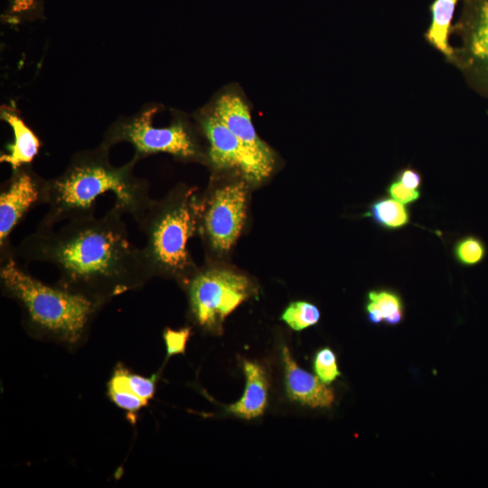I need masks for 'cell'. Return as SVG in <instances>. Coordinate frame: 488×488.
Wrapping results in <instances>:
<instances>
[{
    "instance_id": "9a60e30c",
    "label": "cell",
    "mask_w": 488,
    "mask_h": 488,
    "mask_svg": "<svg viewBox=\"0 0 488 488\" xmlns=\"http://www.w3.org/2000/svg\"><path fill=\"white\" fill-rule=\"evenodd\" d=\"M460 0H434L430 5L431 22L426 32L427 41L447 59L454 56L449 43L452 20Z\"/></svg>"
},
{
    "instance_id": "9c48e42d",
    "label": "cell",
    "mask_w": 488,
    "mask_h": 488,
    "mask_svg": "<svg viewBox=\"0 0 488 488\" xmlns=\"http://www.w3.org/2000/svg\"><path fill=\"white\" fill-rule=\"evenodd\" d=\"M46 179L30 165L12 171L0 192V259L14 255L10 237L25 215L34 207L44 205Z\"/></svg>"
},
{
    "instance_id": "44dd1931",
    "label": "cell",
    "mask_w": 488,
    "mask_h": 488,
    "mask_svg": "<svg viewBox=\"0 0 488 488\" xmlns=\"http://www.w3.org/2000/svg\"><path fill=\"white\" fill-rule=\"evenodd\" d=\"M314 370L316 376L327 385L341 375L336 356L328 347H324L316 352L314 360Z\"/></svg>"
},
{
    "instance_id": "6da1fadb",
    "label": "cell",
    "mask_w": 488,
    "mask_h": 488,
    "mask_svg": "<svg viewBox=\"0 0 488 488\" xmlns=\"http://www.w3.org/2000/svg\"><path fill=\"white\" fill-rule=\"evenodd\" d=\"M124 214L113 205L101 217L38 226L14 247V256L51 264L59 274L58 285L102 305L154 277L142 248L129 240Z\"/></svg>"
},
{
    "instance_id": "cb8c5ba5",
    "label": "cell",
    "mask_w": 488,
    "mask_h": 488,
    "mask_svg": "<svg viewBox=\"0 0 488 488\" xmlns=\"http://www.w3.org/2000/svg\"><path fill=\"white\" fill-rule=\"evenodd\" d=\"M387 192L392 199L405 205L416 202L421 196L419 189L407 187L396 178L388 185Z\"/></svg>"
},
{
    "instance_id": "603a6c76",
    "label": "cell",
    "mask_w": 488,
    "mask_h": 488,
    "mask_svg": "<svg viewBox=\"0 0 488 488\" xmlns=\"http://www.w3.org/2000/svg\"><path fill=\"white\" fill-rule=\"evenodd\" d=\"M191 333V327H184L177 331L170 328L164 330L163 336L166 345L167 358L185 352L186 343Z\"/></svg>"
},
{
    "instance_id": "ba28073f",
    "label": "cell",
    "mask_w": 488,
    "mask_h": 488,
    "mask_svg": "<svg viewBox=\"0 0 488 488\" xmlns=\"http://www.w3.org/2000/svg\"><path fill=\"white\" fill-rule=\"evenodd\" d=\"M245 180L219 187L199 204V219L211 248L218 253L228 251L238 239L246 217Z\"/></svg>"
},
{
    "instance_id": "4fadbf2b",
    "label": "cell",
    "mask_w": 488,
    "mask_h": 488,
    "mask_svg": "<svg viewBox=\"0 0 488 488\" xmlns=\"http://www.w3.org/2000/svg\"><path fill=\"white\" fill-rule=\"evenodd\" d=\"M0 117L13 132V141L1 154L0 162L9 164L12 171L30 165L39 154L40 139L12 108L2 106Z\"/></svg>"
},
{
    "instance_id": "ffe728a7",
    "label": "cell",
    "mask_w": 488,
    "mask_h": 488,
    "mask_svg": "<svg viewBox=\"0 0 488 488\" xmlns=\"http://www.w3.org/2000/svg\"><path fill=\"white\" fill-rule=\"evenodd\" d=\"M487 249L484 242L474 235L464 236L454 245L455 259L464 267H474L486 257Z\"/></svg>"
},
{
    "instance_id": "277c9868",
    "label": "cell",
    "mask_w": 488,
    "mask_h": 488,
    "mask_svg": "<svg viewBox=\"0 0 488 488\" xmlns=\"http://www.w3.org/2000/svg\"><path fill=\"white\" fill-rule=\"evenodd\" d=\"M192 193L182 189L162 202L151 200L136 222L145 238L141 248L153 276L185 280L193 272L187 245L199 225V203Z\"/></svg>"
},
{
    "instance_id": "3957f363",
    "label": "cell",
    "mask_w": 488,
    "mask_h": 488,
    "mask_svg": "<svg viewBox=\"0 0 488 488\" xmlns=\"http://www.w3.org/2000/svg\"><path fill=\"white\" fill-rule=\"evenodd\" d=\"M0 286L20 306L25 328L33 335L69 345L83 339L101 306L58 284L42 282L23 269L14 255L0 259Z\"/></svg>"
},
{
    "instance_id": "d6986e66",
    "label": "cell",
    "mask_w": 488,
    "mask_h": 488,
    "mask_svg": "<svg viewBox=\"0 0 488 488\" xmlns=\"http://www.w3.org/2000/svg\"><path fill=\"white\" fill-rule=\"evenodd\" d=\"M320 312L318 308L306 301L292 302L283 312V320L291 329L302 331L318 323Z\"/></svg>"
},
{
    "instance_id": "7c38bea8",
    "label": "cell",
    "mask_w": 488,
    "mask_h": 488,
    "mask_svg": "<svg viewBox=\"0 0 488 488\" xmlns=\"http://www.w3.org/2000/svg\"><path fill=\"white\" fill-rule=\"evenodd\" d=\"M458 26L464 29L469 61L488 78V0H465Z\"/></svg>"
},
{
    "instance_id": "52a82bcc",
    "label": "cell",
    "mask_w": 488,
    "mask_h": 488,
    "mask_svg": "<svg viewBox=\"0 0 488 488\" xmlns=\"http://www.w3.org/2000/svg\"><path fill=\"white\" fill-rule=\"evenodd\" d=\"M207 146V161L215 171H230L249 183H260L273 171L260 162L227 127L209 103L193 114Z\"/></svg>"
},
{
    "instance_id": "7a4b0ae2",
    "label": "cell",
    "mask_w": 488,
    "mask_h": 488,
    "mask_svg": "<svg viewBox=\"0 0 488 488\" xmlns=\"http://www.w3.org/2000/svg\"><path fill=\"white\" fill-rule=\"evenodd\" d=\"M109 147L100 144L95 149L76 153L58 176L46 179L44 205L48 211L39 227H53L69 220L95 214L97 199L110 192L115 203L136 222L151 202L149 184L137 177L134 168L138 162L113 165Z\"/></svg>"
},
{
    "instance_id": "2e32d148",
    "label": "cell",
    "mask_w": 488,
    "mask_h": 488,
    "mask_svg": "<svg viewBox=\"0 0 488 488\" xmlns=\"http://www.w3.org/2000/svg\"><path fill=\"white\" fill-rule=\"evenodd\" d=\"M368 319L372 324L385 322L389 325L399 324L404 316L400 296L388 289L371 290L365 306Z\"/></svg>"
},
{
    "instance_id": "5b68a950",
    "label": "cell",
    "mask_w": 488,
    "mask_h": 488,
    "mask_svg": "<svg viewBox=\"0 0 488 488\" xmlns=\"http://www.w3.org/2000/svg\"><path fill=\"white\" fill-rule=\"evenodd\" d=\"M157 107L152 106L142 112L113 123L104 135L102 145L110 147L127 142L135 149L137 161L151 155L164 153L183 161L207 160V152L199 140L201 130L195 122L181 112H174L168 126L153 125Z\"/></svg>"
},
{
    "instance_id": "5bb4252c",
    "label": "cell",
    "mask_w": 488,
    "mask_h": 488,
    "mask_svg": "<svg viewBox=\"0 0 488 488\" xmlns=\"http://www.w3.org/2000/svg\"><path fill=\"white\" fill-rule=\"evenodd\" d=\"M243 371L246 378L244 393L227 410L238 418L250 420L262 416L267 408L268 380L266 371L258 363L245 361Z\"/></svg>"
},
{
    "instance_id": "7402d4cb",
    "label": "cell",
    "mask_w": 488,
    "mask_h": 488,
    "mask_svg": "<svg viewBox=\"0 0 488 488\" xmlns=\"http://www.w3.org/2000/svg\"><path fill=\"white\" fill-rule=\"evenodd\" d=\"M108 395L116 406L130 414L136 413L148 404L136 394L122 389L108 388Z\"/></svg>"
},
{
    "instance_id": "e0dca14e",
    "label": "cell",
    "mask_w": 488,
    "mask_h": 488,
    "mask_svg": "<svg viewBox=\"0 0 488 488\" xmlns=\"http://www.w3.org/2000/svg\"><path fill=\"white\" fill-rule=\"evenodd\" d=\"M364 216L371 218L380 227L390 230L402 229L410 221V213L405 204L385 197L372 202Z\"/></svg>"
},
{
    "instance_id": "30bf717a",
    "label": "cell",
    "mask_w": 488,
    "mask_h": 488,
    "mask_svg": "<svg viewBox=\"0 0 488 488\" xmlns=\"http://www.w3.org/2000/svg\"><path fill=\"white\" fill-rule=\"evenodd\" d=\"M231 133L266 166L274 171V150L258 135L251 117V104L241 87L230 83L208 102Z\"/></svg>"
},
{
    "instance_id": "8992f818",
    "label": "cell",
    "mask_w": 488,
    "mask_h": 488,
    "mask_svg": "<svg viewBox=\"0 0 488 488\" xmlns=\"http://www.w3.org/2000/svg\"><path fill=\"white\" fill-rule=\"evenodd\" d=\"M187 280L190 312L205 330L220 333L224 319L251 295V283L241 274L221 268L192 272Z\"/></svg>"
},
{
    "instance_id": "484cf974",
    "label": "cell",
    "mask_w": 488,
    "mask_h": 488,
    "mask_svg": "<svg viewBox=\"0 0 488 488\" xmlns=\"http://www.w3.org/2000/svg\"><path fill=\"white\" fill-rule=\"evenodd\" d=\"M34 5V0H12V11L23 13L31 10Z\"/></svg>"
},
{
    "instance_id": "d4e9b609",
    "label": "cell",
    "mask_w": 488,
    "mask_h": 488,
    "mask_svg": "<svg viewBox=\"0 0 488 488\" xmlns=\"http://www.w3.org/2000/svg\"><path fill=\"white\" fill-rule=\"evenodd\" d=\"M395 178L411 189H419L422 183L421 174L412 167L401 169L397 173Z\"/></svg>"
},
{
    "instance_id": "8fae6325",
    "label": "cell",
    "mask_w": 488,
    "mask_h": 488,
    "mask_svg": "<svg viewBox=\"0 0 488 488\" xmlns=\"http://www.w3.org/2000/svg\"><path fill=\"white\" fill-rule=\"evenodd\" d=\"M281 354L288 399L313 408H330L334 400L333 389L317 376L300 368L286 346L282 348Z\"/></svg>"
},
{
    "instance_id": "ac0fdd59",
    "label": "cell",
    "mask_w": 488,
    "mask_h": 488,
    "mask_svg": "<svg viewBox=\"0 0 488 488\" xmlns=\"http://www.w3.org/2000/svg\"><path fill=\"white\" fill-rule=\"evenodd\" d=\"M156 378V375L144 377L119 367L114 371L108 388L128 390L149 402L155 393Z\"/></svg>"
}]
</instances>
